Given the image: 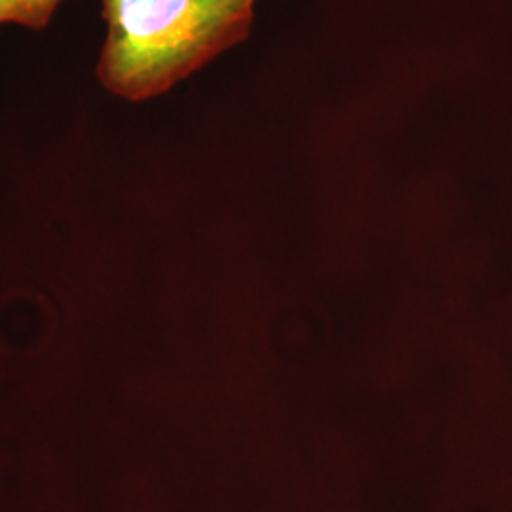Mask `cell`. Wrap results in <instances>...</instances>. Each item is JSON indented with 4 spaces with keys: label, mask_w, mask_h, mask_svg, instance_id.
I'll return each mask as SVG.
<instances>
[{
    "label": "cell",
    "mask_w": 512,
    "mask_h": 512,
    "mask_svg": "<svg viewBox=\"0 0 512 512\" xmlns=\"http://www.w3.org/2000/svg\"><path fill=\"white\" fill-rule=\"evenodd\" d=\"M63 0H0V25L18 23L33 31L50 25L55 8Z\"/></svg>",
    "instance_id": "2"
},
{
    "label": "cell",
    "mask_w": 512,
    "mask_h": 512,
    "mask_svg": "<svg viewBox=\"0 0 512 512\" xmlns=\"http://www.w3.org/2000/svg\"><path fill=\"white\" fill-rule=\"evenodd\" d=\"M107 38L97 63L105 90L128 101L179 80L249 37L255 0H101Z\"/></svg>",
    "instance_id": "1"
}]
</instances>
